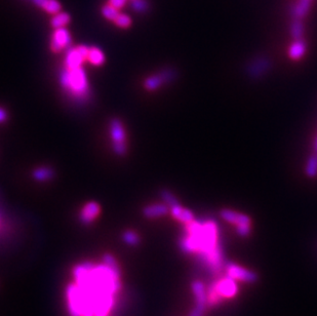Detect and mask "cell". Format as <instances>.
I'll return each mask as SVG.
<instances>
[{
	"mask_svg": "<svg viewBox=\"0 0 317 316\" xmlns=\"http://www.w3.org/2000/svg\"><path fill=\"white\" fill-rule=\"evenodd\" d=\"M131 1H132V0H131Z\"/></svg>",
	"mask_w": 317,
	"mask_h": 316,
	"instance_id": "836d02e7",
	"label": "cell"
},
{
	"mask_svg": "<svg viewBox=\"0 0 317 316\" xmlns=\"http://www.w3.org/2000/svg\"><path fill=\"white\" fill-rule=\"evenodd\" d=\"M161 198H162L163 202L168 205V208H170V206H173V205L179 203L177 197L174 195L172 192L168 191V190H162Z\"/></svg>",
	"mask_w": 317,
	"mask_h": 316,
	"instance_id": "83f0119b",
	"label": "cell"
},
{
	"mask_svg": "<svg viewBox=\"0 0 317 316\" xmlns=\"http://www.w3.org/2000/svg\"><path fill=\"white\" fill-rule=\"evenodd\" d=\"M113 24L117 28L128 29L131 26L132 21L128 15L120 13V15L117 17V19L113 22Z\"/></svg>",
	"mask_w": 317,
	"mask_h": 316,
	"instance_id": "d4e9b609",
	"label": "cell"
},
{
	"mask_svg": "<svg viewBox=\"0 0 317 316\" xmlns=\"http://www.w3.org/2000/svg\"><path fill=\"white\" fill-rule=\"evenodd\" d=\"M305 173L309 178H314L317 176V154L311 155L305 166Z\"/></svg>",
	"mask_w": 317,
	"mask_h": 316,
	"instance_id": "cb8c5ba5",
	"label": "cell"
},
{
	"mask_svg": "<svg viewBox=\"0 0 317 316\" xmlns=\"http://www.w3.org/2000/svg\"><path fill=\"white\" fill-rule=\"evenodd\" d=\"M101 14L104 19L113 23L117 19V17L120 15V10L115 8L114 6L110 5L109 3H106V4L102 5V7H101Z\"/></svg>",
	"mask_w": 317,
	"mask_h": 316,
	"instance_id": "44dd1931",
	"label": "cell"
},
{
	"mask_svg": "<svg viewBox=\"0 0 317 316\" xmlns=\"http://www.w3.org/2000/svg\"><path fill=\"white\" fill-rule=\"evenodd\" d=\"M191 288L193 291V295L195 297V302L196 305L193 308L190 313V316H202L207 304V297H206V289L204 284L199 282L195 281L191 284Z\"/></svg>",
	"mask_w": 317,
	"mask_h": 316,
	"instance_id": "9c48e42d",
	"label": "cell"
},
{
	"mask_svg": "<svg viewBox=\"0 0 317 316\" xmlns=\"http://www.w3.org/2000/svg\"><path fill=\"white\" fill-rule=\"evenodd\" d=\"M90 46L78 45L75 47H70L66 52L65 56V68H78L81 67L84 61H87Z\"/></svg>",
	"mask_w": 317,
	"mask_h": 316,
	"instance_id": "52a82bcc",
	"label": "cell"
},
{
	"mask_svg": "<svg viewBox=\"0 0 317 316\" xmlns=\"http://www.w3.org/2000/svg\"><path fill=\"white\" fill-rule=\"evenodd\" d=\"M303 32H304L303 24L301 23V21L299 19L295 20V22L291 24V27H290L291 37L294 39H301Z\"/></svg>",
	"mask_w": 317,
	"mask_h": 316,
	"instance_id": "4316f807",
	"label": "cell"
},
{
	"mask_svg": "<svg viewBox=\"0 0 317 316\" xmlns=\"http://www.w3.org/2000/svg\"><path fill=\"white\" fill-rule=\"evenodd\" d=\"M72 274L74 283L66 288L70 316H108L121 288V273L104 263L82 262L73 268Z\"/></svg>",
	"mask_w": 317,
	"mask_h": 316,
	"instance_id": "6da1fadb",
	"label": "cell"
},
{
	"mask_svg": "<svg viewBox=\"0 0 317 316\" xmlns=\"http://www.w3.org/2000/svg\"><path fill=\"white\" fill-rule=\"evenodd\" d=\"M70 23H71V16L68 13H66V11H62V10L56 15H53L50 21L51 26L54 29L65 28Z\"/></svg>",
	"mask_w": 317,
	"mask_h": 316,
	"instance_id": "ffe728a7",
	"label": "cell"
},
{
	"mask_svg": "<svg viewBox=\"0 0 317 316\" xmlns=\"http://www.w3.org/2000/svg\"><path fill=\"white\" fill-rule=\"evenodd\" d=\"M314 151L317 154V138L315 139V142H314Z\"/></svg>",
	"mask_w": 317,
	"mask_h": 316,
	"instance_id": "d6a6232c",
	"label": "cell"
},
{
	"mask_svg": "<svg viewBox=\"0 0 317 316\" xmlns=\"http://www.w3.org/2000/svg\"><path fill=\"white\" fill-rule=\"evenodd\" d=\"M177 76L178 73L175 69L166 68L146 78L144 80L143 86L146 91L154 92L159 90L164 84L173 82L177 78Z\"/></svg>",
	"mask_w": 317,
	"mask_h": 316,
	"instance_id": "8992f818",
	"label": "cell"
},
{
	"mask_svg": "<svg viewBox=\"0 0 317 316\" xmlns=\"http://www.w3.org/2000/svg\"><path fill=\"white\" fill-rule=\"evenodd\" d=\"M72 44V36L70 32L65 28L55 29L52 38L50 48L55 54H59L64 50H69Z\"/></svg>",
	"mask_w": 317,
	"mask_h": 316,
	"instance_id": "ba28073f",
	"label": "cell"
},
{
	"mask_svg": "<svg viewBox=\"0 0 317 316\" xmlns=\"http://www.w3.org/2000/svg\"><path fill=\"white\" fill-rule=\"evenodd\" d=\"M214 284L219 295H220L222 298H226V299L234 298L238 293V285L236 284V281L228 275L226 277L219 279L218 282Z\"/></svg>",
	"mask_w": 317,
	"mask_h": 316,
	"instance_id": "8fae6325",
	"label": "cell"
},
{
	"mask_svg": "<svg viewBox=\"0 0 317 316\" xmlns=\"http://www.w3.org/2000/svg\"><path fill=\"white\" fill-rule=\"evenodd\" d=\"M101 205L96 201H89L85 203L79 213V221L82 225L89 226L94 223L100 216Z\"/></svg>",
	"mask_w": 317,
	"mask_h": 316,
	"instance_id": "7c38bea8",
	"label": "cell"
},
{
	"mask_svg": "<svg viewBox=\"0 0 317 316\" xmlns=\"http://www.w3.org/2000/svg\"><path fill=\"white\" fill-rule=\"evenodd\" d=\"M123 240L126 245L129 247H137L140 245V235L133 230H127L123 234Z\"/></svg>",
	"mask_w": 317,
	"mask_h": 316,
	"instance_id": "7402d4cb",
	"label": "cell"
},
{
	"mask_svg": "<svg viewBox=\"0 0 317 316\" xmlns=\"http://www.w3.org/2000/svg\"><path fill=\"white\" fill-rule=\"evenodd\" d=\"M127 2V0H108L107 1V3L114 6L115 8H117L119 10L123 9L126 6Z\"/></svg>",
	"mask_w": 317,
	"mask_h": 316,
	"instance_id": "4dcf8cb0",
	"label": "cell"
},
{
	"mask_svg": "<svg viewBox=\"0 0 317 316\" xmlns=\"http://www.w3.org/2000/svg\"><path fill=\"white\" fill-rule=\"evenodd\" d=\"M169 213L172 214L173 218L176 219L177 221L185 224V225H187L195 220L193 213L190 210L183 208V206L180 204V202L173 205V206H170Z\"/></svg>",
	"mask_w": 317,
	"mask_h": 316,
	"instance_id": "9a60e30c",
	"label": "cell"
},
{
	"mask_svg": "<svg viewBox=\"0 0 317 316\" xmlns=\"http://www.w3.org/2000/svg\"><path fill=\"white\" fill-rule=\"evenodd\" d=\"M87 61H89V62L94 66H96V67L102 66L105 64V61H106L105 54L103 53L102 50H100L99 47L90 46Z\"/></svg>",
	"mask_w": 317,
	"mask_h": 316,
	"instance_id": "e0dca14e",
	"label": "cell"
},
{
	"mask_svg": "<svg viewBox=\"0 0 317 316\" xmlns=\"http://www.w3.org/2000/svg\"><path fill=\"white\" fill-rule=\"evenodd\" d=\"M7 112L4 108L0 107V124H3L7 120Z\"/></svg>",
	"mask_w": 317,
	"mask_h": 316,
	"instance_id": "1f68e13d",
	"label": "cell"
},
{
	"mask_svg": "<svg viewBox=\"0 0 317 316\" xmlns=\"http://www.w3.org/2000/svg\"><path fill=\"white\" fill-rule=\"evenodd\" d=\"M169 213V208L168 205L165 204L164 202L162 203H152L147 206H145L143 209V216L147 219H150V220H153V219H158V218H162L166 216Z\"/></svg>",
	"mask_w": 317,
	"mask_h": 316,
	"instance_id": "4fadbf2b",
	"label": "cell"
},
{
	"mask_svg": "<svg viewBox=\"0 0 317 316\" xmlns=\"http://www.w3.org/2000/svg\"><path fill=\"white\" fill-rule=\"evenodd\" d=\"M237 233L242 236L246 237L251 233V224H240L236 226Z\"/></svg>",
	"mask_w": 317,
	"mask_h": 316,
	"instance_id": "f546056e",
	"label": "cell"
},
{
	"mask_svg": "<svg viewBox=\"0 0 317 316\" xmlns=\"http://www.w3.org/2000/svg\"><path fill=\"white\" fill-rule=\"evenodd\" d=\"M27 1L52 16L62 10V4L59 0H27Z\"/></svg>",
	"mask_w": 317,
	"mask_h": 316,
	"instance_id": "2e32d148",
	"label": "cell"
},
{
	"mask_svg": "<svg viewBox=\"0 0 317 316\" xmlns=\"http://www.w3.org/2000/svg\"><path fill=\"white\" fill-rule=\"evenodd\" d=\"M131 7L137 13H145L148 10V2L146 0H132Z\"/></svg>",
	"mask_w": 317,
	"mask_h": 316,
	"instance_id": "f1b7e54d",
	"label": "cell"
},
{
	"mask_svg": "<svg viewBox=\"0 0 317 316\" xmlns=\"http://www.w3.org/2000/svg\"><path fill=\"white\" fill-rule=\"evenodd\" d=\"M306 53V43L301 39H295V41L291 43L288 50V56L291 60H300L304 57Z\"/></svg>",
	"mask_w": 317,
	"mask_h": 316,
	"instance_id": "ac0fdd59",
	"label": "cell"
},
{
	"mask_svg": "<svg viewBox=\"0 0 317 316\" xmlns=\"http://www.w3.org/2000/svg\"><path fill=\"white\" fill-rule=\"evenodd\" d=\"M206 297H207V304H209L210 306H217L218 304H220L222 302V299H223L220 295H219L214 283L210 285L209 289H207Z\"/></svg>",
	"mask_w": 317,
	"mask_h": 316,
	"instance_id": "603a6c76",
	"label": "cell"
},
{
	"mask_svg": "<svg viewBox=\"0 0 317 316\" xmlns=\"http://www.w3.org/2000/svg\"><path fill=\"white\" fill-rule=\"evenodd\" d=\"M220 216L224 221L231 224H235L236 226L240 224H251V218L249 216L232 210H222L220 212Z\"/></svg>",
	"mask_w": 317,
	"mask_h": 316,
	"instance_id": "5bb4252c",
	"label": "cell"
},
{
	"mask_svg": "<svg viewBox=\"0 0 317 316\" xmlns=\"http://www.w3.org/2000/svg\"><path fill=\"white\" fill-rule=\"evenodd\" d=\"M109 131L113 151L119 156H124L127 151V137L123 121L119 118H113L109 125Z\"/></svg>",
	"mask_w": 317,
	"mask_h": 316,
	"instance_id": "277c9868",
	"label": "cell"
},
{
	"mask_svg": "<svg viewBox=\"0 0 317 316\" xmlns=\"http://www.w3.org/2000/svg\"><path fill=\"white\" fill-rule=\"evenodd\" d=\"M219 228L214 220H194L185 227V235L180 241L183 252L197 253L200 262L213 275L223 268V253L219 245Z\"/></svg>",
	"mask_w": 317,
	"mask_h": 316,
	"instance_id": "7a4b0ae2",
	"label": "cell"
},
{
	"mask_svg": "<svg viewBox=\"0 0 317 316\" xmlns=\"http://www.w3.org/2000/svg\"><path fill=\"white\" fill-rule=\"evenodd\" d=\"M106 266H108L109 268L112 269L113 271L115 272H120L121 273V270H120V267H119V264L117 262V260L114 258V256H112L111 253H106L103 256V262Z\"/></svg>",
	"mask_w": 317,
	"mask_h": 316,
	"instance_id": "484cf974",
	"label": "cell"
},
{
	"mask_svg": "<svg viewBox=\"0 0 317 316\" xmlns=\"http://www.w3.org/2000/svg\"><path fill=\"white\" fill-rule=\"evenodd\" d=\"M272 67L271 60L264 56L259 55L254 57L246 65V74L252 80H261L270 72Z\"/></svg>",
	"mask_w": 317,
	"mask_h": 316,
	"instance_id": "5b68a950",
	"label": "cell"
},
{
	"mask_svg": "<svg viewBox=\"0 0 317 316\" xmlns=\"http://www.w3.org/2000/svg\"><path fill=\"white\" fill-rule=\"evenodd\" d=\"M63 90L76 101H84L90 95V82L87 73L78 68H65L60 77Z\"/></svg>",
	"mask_w": 317,
	"mask_h": 316,
	"instance_id": "3957f363",
	"label": "cell"
},
{
	"mask_svg": "<svg viewBox=\"0 0 317 316\" xmlns=\"http://www.w3.org/2000/svg\"><path fill=\"white\" fill-rule=\"evenodd\" d=\"M226 269V273L228 276H230L231 278L235 279V281H240V282H245V283H254L257 281V274L254 272L247 269V268H243V267L234 264V263H228L225 267Z\"/></svg>",
	"mask_w": 317,
	"mask_h": 316,
	"instance_id": "30bf717a",
	"label": "cell"
},
{
	"mask_svg": "<svg viewBox=\"0 0 317 316\" xmlns=\"http://www.w3.org/2000/svg\"><path fill=\"white\" fill-rule=\"evenodd\" d=\"M32 177L35 181L44 183V182L51 181L55 177V172L52 167L40 166L34 169L32 173Z\"/></svg>",
	"mask_w": 317,
	"mask_h": 316,
	"instance_id": "d6986e66",
	"label": "cell"
}]
</instances>
